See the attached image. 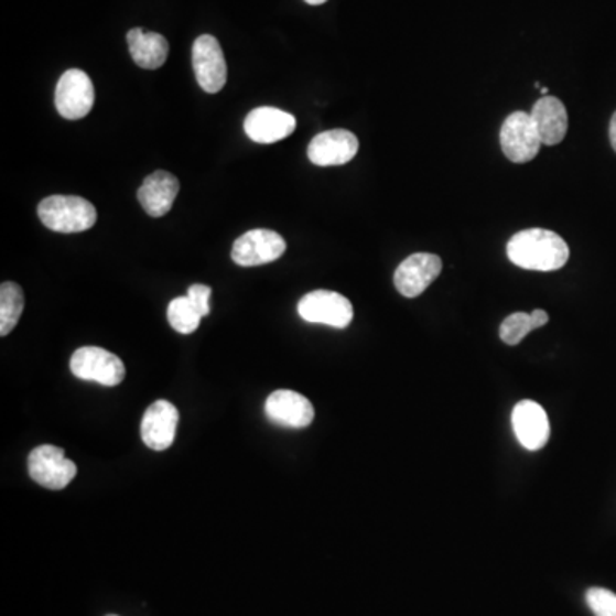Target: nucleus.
I'll return each instance as SVG.
<instances>
[{"mask_svg": "<svg viewBox=\"0 0 616 616\" xmlns=\"http://www.w3.org/2000/svg\"><path fill=\"white\" fill-rule=\"evenodd\" d=\"M507 256L517 268L528 271H559L569 261L571 249L555 231L531 228L514 235L507 244Z\"/></svg>", "mask_w": 616, "mask_h": 616, "instance_id": "nucleus-1", "label": "nucleus"}, {"mask_svg": "<svg viewBox=\"0 0 616 616\" xmlns=\"http://www.w3.org/2000/svg\"><path fill=\"white\" fill-rule=\"evenodd\" d=\"M39 218L57 234H80L95 226L98 215L89 201L79 196H51L39 204Z\"/></svg>", "mask_w": 616, "mask_h": 616, "instance_id": "nucleus-2", "label": "nucleus"}, {"mask_svg": "<svg viewBox=\"0 0 616 616\" xmlns=\"http://www.w3.org/2000/svg\"><path fill=\"white\" fill-rule=\"evenodd\" d=\"M71 371L80 380L116 387L126 377V365L119 356L96 346L77 349L71 358Z\"/></svg>", "mask_w": 616, "mask_h": 616, "instance_id": "nucleus-3", "label": "nucleus"}, {"mask_svg": "<svg viewBox=\"0 0 616 616\" xmlns=\"http://www.w3.org/2000/svg\"><path fill=\"white\" fill-rule=\"evenodd\" d=\"M28 472L43 488L62 490L76 478L77 466L67 460L61 447L40 445L28 457Z\"/></svg>", "mask_w": 616, "mask_h": 616, "instance_id": "nucleus-4", "label": "nucleus"}, {"mask_svg": "<svg viewBox=\"0 0 616 616\" xmlns=\"http://www.w3.org/2000/svg\"><path fill=\"white\" fill-rule=\"evenodd\" d=\"M500 144L512 163H529L534 160L543 142L532 122L531 114L526 111L510 114L506 122L501 123Z\"/></svg>", "mask_w": 616, "mask_h": 616, "instance_id": "nucleus-5", "label": "nucleus"}, {"mask_svg": "<svg viewBox=\"0 0 616 616\" xmlns=\"http://www.w3.org/2000/svg\"><path fill=\"white\" fill-rule=\"evenodd\" d=\"M299 315L312 324H326L336 329H345L353 321V305L342 293L317 290L300 300Z\"/></svg>", "mask_w": 616, "mask_h": 616, "instance_id": "nucleus-6", "label": "nucleus"}, {"mask_svg": "<svg viewBox=\"0 0 616 616\" xmlns=\"http://www.w3.org/2000/svg\"><path fill=\"white\" fill-rule=\"evenodd\" d=\"M95 105V86L88 74L69 69L62 74L55 89V107L67 120H79L88 116Z\"/></svg>", "mask_w": 616, "mask_h": 616, "instance_id": "nucleus-7", "label": "nucleus"}, {"mask_svg": "<svg viewBox=\"0 0 616 616\" xmlns=\"http://www.w3.org/2000/svg\"><path fill=\"white\" fill-rule=\"evenodd\" d=\"M287 252V241L272 230H250L237 238L231 249L235 264L244 268L269 264Z\"/></svg>", "mask_w": 616, "mask_h": 616, "instance_id": "nucleus-8", "label": "nucleus"}, {"mask_svg": "<svg viewBox=\"0 0 616 616\" xmlns=\"http://www.w3.org/2000/svg\"><path fill=\"white\" fill-rule=\"evenodd\" d=\"M192 66L201 88L210 95L221 91L228 79L225 55L215 36L203 35L192 46Z\"/></svg>", "mask_w": 616, "mask_h": 616, "instance_id": "nucleus-9", "label": "nucleus"}, {"mask_svg": "<svg viewBox=\"0 0 616 616\" xmlns=\"http://www.w3.org/2000/svg\"><path fill=\"white\" fill-rule=\"evenodd\" d=\"M442 271V259L435 253H413L396 269L395 284L407 299L420 296Z\"/></svg>", "mask_w": 616, "mask_h": 616, "instance_id": "nucleus-10", "label": "nucleus"}, {"mask_svg": "<svg viewBox=\"0 0 616 616\" xmlns=\"http://www.w3.org/2000/svg\"><path fill=\"white\" fill-rule=\"evenodd\" d=\"M360 142L353 132L345 129L321 132L309 144V160L317 166L346 165L358 153Z\"/></svg>", "mask_w": 616, "mask_h": 616, "instance_id": "nucleus-11", "label": "nucleus"}, {"mask_svg": "<svg viewBox=\"0 0 616 616\" xmlns=\"http://www.w3.org/2000/svg\"><path fill=\"white\" fill-rule=\"evenodd\" d=\"M244 129L253 142L272 144L295 132L296 119L280 108L259 107L247 116Z\"/></svg>", "mask_w": 616, "mask_h": 616, "instance_id": "nucleus-12", "label": "nucleus"}, {"mask_svg": "<svg viewBox=\"0 0 616 616\" xmlns=\"http://www.w3.org/2000/svg\"><path fill=\"white\" fill-rule=\"evenodd\" d=\"M512 426L517 441L528 451H540L550 439L547 411L537 401L517 402L512 411Z\"/></svg>", "mask_w": 616, "mask_h": 616, "instance_id": "nucleus-13", "label": "nucleus"}, {"mask_svg": "<svg viewBox=\"0 0 616 616\" xmlns=\"http://www.w3.org/2000/svg\"><path fill=\"white\" fill-rule=\"evenodd\" d=\"M179 418V410L172 402L165 399L153 402L142 417L141 436L144 444L153 451H166L175 441Z\"/></svg>", "mask_w": 616, "mask_h": 616, "instance_id": "nucleus-14", "label": "nucleus"}, {"mask_svg": "<svg viewBox=\"0 0 616 616\" xmlns=\"http://www.w3.org/2000/svg\"><path fill=\"white\" fill-rule=\"evenodd\" d=\"M266 414L275 425L288 429H305L315 418L309 399L295 391H275L266 401Z\"/></svg>", "mask_w": 616, "mask_h": 616, "instance_id": "nucleus-15", "label": "nucleus"}, {"mask_svg": "<svg viewBox=\"0 0 616 616\" xmlns=\"http://www.w3.org/2000/svg\"><path fill=\"white\" fill-rule=\"evenodd\" d=\"M179 191H181L179 179L172 173L158 170L150 176H145V181L138 191V199L148 215L161 218L172 209Z\"/></svg>", "mask_w": 616, "mask_h": 616, "instance_id": "nucleus-16", "label": "nucleus"}, {"mask_svg": "<svg viewBox=\"0 0 616 616\" xmlns=\"http://www.w3.org/2000/svg\"><path fill=\"white\" fill-rule=\"evenodd\" d=\"M531 119L543 144L555 145L565 139L569 116L565 105L555 96H541L532 107Z\"/></svg>", "mask_w": 616, "mask_h": 616, "instance_id": "nucleus-17", "label": "nucleus"}, {"mask_svg": "<svg viewBox=\"0 0 616 616\" xmlns=\"http://www.w3.org/2000/svg\"><path fill=\"white\" fill-rule=\"evenodd\" d=\"M127 43H129L132 58L142 69H160L169 58V42L160 33L134 28L127 33Z\"/></svg>", "mask_w": 616, "mask_h": 616, "instance_id": "nucleus-18", "label": "nucleus"}, {"mask_svg": "<svg viewBox=\"0 0 616 616\" xmlns=\"http://www.w3.org/2000/svg\"><path fill=\"white\" fill-rule=\"evenodd\" d=\"M24 311V295L15 283H2L0 287V334L12 333Z\"/></svg>", "mask_w": 616, "mask_h": 616, "instance_id": "nucleus-19", "label": "nucleus"}, {"mask_svg": "<svg viewBox=\"0 0 616 616\" xmlns=\"http://www.w3.org/2000/svg\"><path fill=\"white\" fill-rule=\"evenodd\" d=\"M203 315L197 311L196 305L191 302L188 296H179L172 300L169 305L170 326L181 334L196 333L201 326Z\"/></svg>", "mask_w": 616, "mask_h": 616, "instance_id": "nucleus-20", "label": "nucleus"}, {"mask_svg": "<svg viewBox=\"0 0 616 616\" xmlns=\"http://www.w3.org/2000/svg\"><path fill=\"white\" fill-rule=\"evenodd\" d=\"M538 329L537 322L531 314L516 312L501 322L500 339L509 346H517L531 331Z\"/></svg>", "mask_w": 616, "mask_h": 616, "instance_id": "nucleus-21", "label": "nucleus"}, {"mask_svg": "<svg viewBox=\"0 0 616 616\" xmlns=\"http://www.w3.org/2000/svg\"><path fill=\"white\" fill-rule=\"evenodd\" d=\"M587 606L596 616H616V594L603 587H593L586 594Z\"/></svg>", "mask_w": 616, "mask_h": 616, "instance_id": "nucleus-22", "label": "nucleus"}, {"mask_svg": "<svg viewBox=\"0 0 616 616\" xmlns=\"http://www.w3.org/2000/svg\"><path fill=\"white\" fill-rule=\"evenodd\" d=\"M210 295H213V290L206 284H192L188 288L187 296L191 299V302L196 305L197 311L203 317L209 315L210 312Z\"/></svg>", "mask_w": 616, "mask_h": 616, "instance_id": "nucleus-23", "label": "nucleus"}, {"mask_svg": "<svg viewBox=\"0 0 616 616\" xmlns=\"http://www.w3.org/2000/svg\"><path fill=\"white\" fill-rule=\"evenodd\" d=\"M609 141H612L613 150L616 153V111L615 116L612 117V122H609Z\"/></svg>", "mask_w": 616, "mask_h": 616, "instance_id": "nucleus-24", "label": "nucleus"}, {"mask_svg": "<svg viewBox=\"0 0 616 616\" xmlns=\"http://www.w3.org/2000/svg\"><path fill=\"white\" fill-rule=\"evenodd\" d=\"M305 2L311 6H321L324 4V2H327V0H305Z\"/></svg>", "mask_w": 616, "mask_h": 616, "instance_id": "nucleus-25", "label": "nucleus"}, {"mask_svg": "<svg viewBox=\"0 0 616 616\" xmlns=\"http://www.w3.org/2000/svg\"><path fill=\"white\" fill-rule=\"evenodd\" d=\"M548 93H550V89H548V88H541V95L548 96Z\"/></svg>", "mask_w": 616, "mask_h": 616, "instance_id": "nucleus-26", "label": "nucleus"}, {"mask_svg": "<svg viewBox=\"0 0 616 616\" xmlns=\"http://www.w3.org/2000/svg\"><path fill=\"white\" fill-rule=\"evenodd\" d=\"M108 616H117V615H108Z\"/></svg>", "mask_w": 616, "mask_h": 616, "instance_id": "nucleus-27", "label": "nucleus"}]
</instances>
